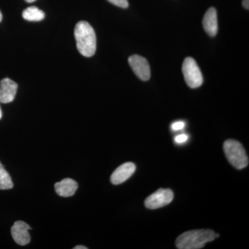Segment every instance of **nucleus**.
I'll return each instance as SVG.
<instances>
[{
    "label": "nucleus",
    "mask_w": 249,
    "mask_h": 249,
    "mask_svg": "<svg viewBox=\"0 0 249 249\" xmlns=\"http://www.w3.org/2000/svg\"><path fill=\"white\" fill-rule=\"evenodd\" d=\"M77 49L83 56H93L96 51V36L93 27L88 22L77 23L74 30Z\"/></svg>",
    "instance_id": "f257e3e1"
},
{
    "label": "nucleus",
    "mask_w": 249,
    "mask_h": 249,
    "mask_svg": "<svg viewBox=\"0 0 249 249\" xmlns=\"http://www.w3.org/2000/svg\"><path fill=\"white\" fill-rule=\"evenodd\" d=\"M218 237L219 235L212 230L189 231L178 236L175 244L178 249H199Z\"/></svg>",
    "instance_id": "f03ea898"
},
{
    "label": "nucleus",
    "mask_w": 249,
    "mask_h": 249,
    "mask_svg": "<svg viewBox=\"0 0 249 249\" xmlns=\"http://www.w3.org/2000/svg\"><path fill=\"white\" fill-rule=\"evenodd\" d=\"M224 150L227 160L236 169L242 170L248 166V156L240 142L232 139L226 141Z\"/></svg>",
    "instance_id": "7ed1b4c3"
},
{
    "label": "nucleus",
    "mask_w": 249,
    "mask_h": 249,
    "mask_svg": "<svg viewBox=\"0 0 249 249\" xmlns=\"http://www.w3.org/2000/svg\"><path fill=\"white\" fill-rule=\"evenodd\" d=\"M182 71L187 85L193 89L200 87L203 83L202 73L196 60L191 57L185 59Z\"/></svg>",
    "instance_id": "20e7f679"
},
{
    "label": "nucleus",
    "mask_w": 249,
    "mask_h": 249,
    "mask_svg": "<svg viewBox=\"0 0 249 249\" xmlns=\"http://www.w3.org/2000/svg\"><path fill=\"white\" fill-rule=\"evenodd\" d=\"M174 197L173 192L170 189L160 188L146 198L145 206L148 209H157L171 203Z\"/></svg>",
    "instance_id": "39448f33"
},
{
    "label": "nucleus",
    "mask_w": 249,
    "mask_h": 249,
    "mask_svg": "<svg viewBox=\"0 0 249 249\" xmlns=\"http://www.w3.org/2000/svg\"><path fill=\"white\" fill-rule=\"evenodd\" d=\"M129 65L139 79L147 81L150 78V67L143 57L133 55L128 59Z\"/></svg>",
    "instance_id": "423d86ee"
},
{
    "label": "nucleus",
    "mask_w": 249,
    "mask_h": 249,
    "mask_svg": "<svg viewBox=\"0 0 249 249\" xmlns=\"http://www.w3.org/2000/svg\"><path fill=\"white\" fill-rule=\"evenodd\" d=\"M31 228L23 221H17L11 227V235L18 245L25 246L30 242L31 237L29 230Z\"/></svg>",
    "instance_id": "0eeeda50"
},
{
    "label": "nucleus",
    "mask_w": 249,
    "mask_h": 249,
    "mask_svg": "<svg viewBox=\"0 0 249 249\" xmlns=\"http://www.w3.org/2000/svg\"><path fill=\"white\" fill-rule=\"evenodd\" d=\"M18 85L14 80L4 78L0 81V103L13 102L17 93Z\"/></svg>",
    "instance_id": "6e6552de"
},
{
    "label": "nucleus",
    "mask_w": 249,
    "mask_h": 249,
    "mask_svg": "<svg viewBox=\"0 0 249 249\" xmlns=\"http://www.w3.org/2000/svg\"><path fill=\"white\" fill-rule=\"evenodd\" d=\"M136 170V165L132 162H127L118 167L111 175L110 181L114 185H119L127 181L132 176Z\"/></svg>",
    "instance_id": "1a4fd4ad"
},
{
    "label": "nucleus",
    "mask_w": 249,
    "mask_h": 249,
    "mask_svg": "<svg viewBox=\"0 0 249 249\" xmlns=\"http://www.w3.org/2000/svg\"><path fill=\"white\" fill-rule=\"evenodd\" d=\"M78 183L72 178H64L60 182L55 183V193L59 196L69 197L73 196L78 189Z\"/></svg>",
    "instance_id": "9d476101"
},
{
    "label": "nucleus",
    "mask_w": 249,
    "mask_h": 249,
    "mask_svg": "<svg viewBox=\"0 0 249 249\" xmlns=\"http://www.w3.org/2000/svg\"><path fill=\"white\" fill-rule=\"evenodd\" d=\"M203 26L206 32L211 37L215 36L218 31L217 11L213 7L210 8L204 15Z\"/></svg>",
    "instance_id": "9b49d317"
},
{
    "label": "nucleus",
    "mask_w": 249,
    "mask_h": 249,
    "mask_svg": "<svg viewBox=\"0 0 249 249\" xmlns=\"http://www.w3.org/2000/svg\"><path fill=\"white\" fill-rule=\"evenodd\" d=\"M22 17L29 22H40L45 18V14L36 6H30L23 11Z\"/></svg>",
    "instance_id": "f8f14e48"
},
{
    "label": "nucleus",
    "mask_w": 249,
    "mask_h": 249,
    "mask_svg": "<svg viewBox=\"0 0 249 249\" xmlns=\"http://www.w3.org/2000/svg\"><path fill=\"white\" fill-rule=\"evenodd\" d=\"M14 188V183L9 173L0 162V190H9Z\"/></svg>",
    "instance_id": "ddd939ff"
},
{
    "label": "nucleus",
    "mask_w": 249,
    "mask_h": 249,
    "mask_svg": "<svg viewBox=\"0 0 249 249\" xmlns=\"http://www.w3.org/2000/svg\"><path fill=\"white\" fill-rule=\"evenodd\" d=\"M111 4L115 5L123 9H127L129 6V3L127 0H107Z\"/></svg>",
    "instance_id": "4468645a"
},
{
    "label": "nucleus",
    "mask_w": 249,
    "mask_h": 249,
    "mask_svg": "<svg viewBox=\"0 0 249 249\" xmlns=\"http://www.w3.org/2000/svg\"><path fill=\"white\" fill-rule=\"evenodd\" d=\"M184 122H183V121H177V122L173 123V124H172L171 128L173 129V130L178 131L184 128Z\"/></svg>",
    "instance_id": "2eb2a0df"
},
{
    "label": "nucleus",
    "mask_w": 249,
    "mask_h": 249,
    "mask_svg": "<svg viewBox=\"0 0 249 249\" xmlns=\"http://www.w3.org/2000/svg\"><path fill=\"white\" fill-rule=\"evenodd\" d=\"M188 139V136L187 134H179V135L177 136L175 138V142L178 144L183 143V142H186Z\"/></svg>",
    "instance_id": "dca6fc26"
},
{
    "label": "nucleus",
    "mask_w": 249,
    "mask_h": 249,
    "mask_svg": "<svg viewBox=\"0 0 249 249\" xmlns=\"http://www.w3.org/2000/svg\"><path fill=\"white\" fill-rule=\"evenodd\" d=\"M242 5L246 9H249V0H243L242 1Z\"/></svg>",
    "instance_id": "f3484780"
},
{
    "label": "nucleus",
    "mask_w": 249,
    "mask_h": 249,
    "mask_svg": "<svg viewBox=\"0 0 249 249\" xmlns=\"http://www.w3.org/2000/svg\"><path fill=\"white\" fill-rule=\"evenodd\" d=\"M87 247H84V246H76V247H74V249H87Z\"/></svg>",
    "instance_id": "a211bd4d"
},
{
    "label": "nucleus",
    "mask_w": 249,
    "mask_h": 249,
    "mask_svg": "<svg viewBox=\"0 0 249 249\" xmlns=\"http://www.w3.org/2000/svg\"><path fill=\"white\" fill-rule=\"evenodd\" d=\"M25 1L28 3H32L34 2V1H35L36 0H25Z\"/></svg>",
    "instance_id": "6ab92c4d"
},
{
    "label": "nucleus",
    "mask_w": 249,
    "mask_h": 249,
    "mask_svg": "<svg viewBox=\"0 0 249 249\" xmlns=\"http://www.w3.org/2000/svg\"><path fill=\"white\" fill-rule=\"evenodd\" d=\"M2 20V14H1V11H0V22Z\"/></svg>",
    "instance_id": "aec40b11"
},
{
    "label": "nucleus",
    "mask_w": 249,
    "mask_h": 249,
    "mask_svg": "<svg viewBox=\"0 0 249 249\" xmlns=\"http://www.w3.org/2000/svg\"><path fill=\"white\" fill-rule=\"evenodd\" d=\"M2 117V112H1V107H0V119Z\"/></svg>",
    "instance_id": "412c9836"
}]
</instances>
